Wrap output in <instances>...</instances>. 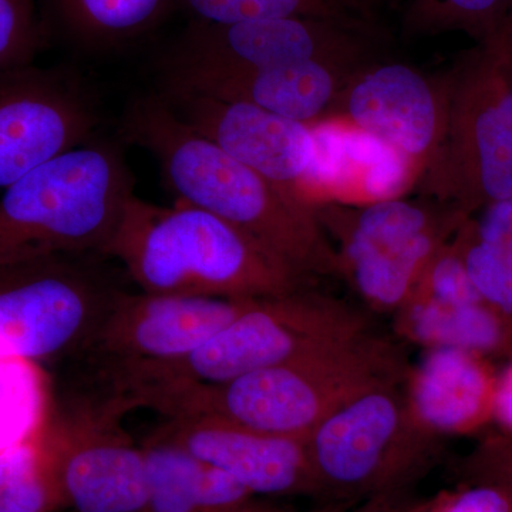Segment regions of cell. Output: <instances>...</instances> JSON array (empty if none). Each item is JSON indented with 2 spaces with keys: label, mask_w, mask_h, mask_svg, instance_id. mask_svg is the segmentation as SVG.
Masks as SVG:
<instances>
[{
  "label": "cell",
  "mask_w": 512,
  "mask_h": 512,
  "mask_svg": "<svg viewBox=\"0 0 512 512\" xmlns=\"http://www.w3.org/2000/svg\"><path fill=\"white\" fill-rule=\"evenodd\" d=\"M121 134L156 158L178 202L242 229L312 281L342 279L338 252L313 205L276 187L192 130L160 94L137 97L128 106Z\"/></svg>",
  "instance_id": "obj_1"
},
{
  "label": "cell",
  "mask_w": 512,
  "mask_h": 512,
  "mask_svg": "<svg viewBox=\"0 0 512 512\" xmlns=\"http://www.w3.org/2000/svg\"><path fill=\"white\" fill-rule=\"evenodd\" d=\"M104 256L120 262L141 291L160 295L266 299L312 282L217 215L178 201L160 207L136 192Z\"/></svg>",
  "instance_id": "obj_2"
},
{
  "label": "cell",
  "mask_w": 512,
  "mask_h": 512,
  "mask_svg": "<svg viewBox=\"0 0 512 512\" xmlns=\"http://www.w3.org/2000/svg\"><path fill=\"white\" fill-rule=\"evenodd\" d=\"M410 362L399 340L370 330L359 338L211 386L178 390L161 403L167 419L212 417L302 437L377 386L403 383Z\"/></svg>",
  "instance_id": "obj_3"
},
{
  "label": "cell",
  "mask_w": 512,
  "mask_h": 512,
  "mask_svg": "<svg viewBox=\"0 0 512 512\" xmlns=\"http://www.w3.org/2000/svg\"><path fill=\"white\" fill-rule=\"evenodd\" d=\"M370 330L365 312L311 288L255 299L197 352L180 362L120 370L114 386L128 410H154L178 390L227 383L349 342Z\"/></svg>",
  "instance_id": "obj_4"
},
{
  "label": "cell",
  "mask_w": 512,
  "mask_h": 512,
  "mask_svg": "<svg viewBox=\"0 0 512 512\" xmlns=\"http://www.w3.org/2000/svg\"><path fill=\"white\" fill-rule=\"evenodd\" d=\"M133 194L123 154L106 141L40 165L0 198V271L57 256L104 255Z\"/></svg>",
  "instance_id": "obj_5"
},
{
  "label": "cell",
  "mask_w": 512,
  "mask_h": 512,
  "mask_svg": "<svg viewBox=\"0 0 512 512\" xmlns=\"http://www.w3.org/2000/svg\"><path fill=\"white\" fill-rule=\"evenodd\" d=\"M448 73L446 136L419 177L420 191L470 217L512 197V50L505 22Z\"/></svg>",
  "instance_id": "obj_6"
},
{
  "label": "cell",
  "mask_w": 512,
  "mask_h": 512,
  "mask_svg": "<svg viewBox=\"0 0 512 512\" xmlns=\"http://www.w3.org/2000/svg\"><path fill=\"white\" fill-rule=\"evenodd\" d=\"M403 383L360 394L306 437L323 503L410 490L433 466L441 439L413 416Z\"/></svg>",
  "instance_id": "obj_7"
},
{
  "label": "cell",
  "mask_w": 512,
  "mask_h": 512,
  "mask_svg": "<svg viewBox=\"0 0 512 512\" xmlns=\"http://www.w3.org/2000/svg\"><path fill=\"white\" fill-rule=\"evenodd\" d=\"M338 252L340 274L372 311L396 313L409 301L431 258L467 220L430 198L363 205H313Z\"/></svg>",
  "instance_id": "obj_8"
},
{
  "label": "cell",
  "mask_w": 512,
  "mask_h": 512,
  "mask_svg": "<svg viewBox=\"0 0 512 512\" xmlns=\"http://www.w3.org/2000/svg\"><path fill=\"white\" fill-rule=\"evenodd\" d=\"M107 256H57L0 271V360L79 356L124 291Z\"/></svg>",
  "instance_id": "obj_9"
},
{
  "label": "cell",
  "mask_w": 512,
  "mask_h": 512,
  "mask_svg": "<svg viewBox=\"0 0 512 512\" xmlns=\"http://www.w3.org/2000/svg\"><path fill=\"white\" fill-rule=\"evenodd\" d=\"M375 19L288 16L205 23L191 20L165 57L163 70L252 72L312 62L363 66L387 55Z\"/></svg>",
  "instance_id": "obj_10"
},
{
  "label": "cell",
  "mask_w": 512,
  "mask_h": 512,
  "mask_svg": "<svg viewBox=\"0 0 512 512\" xmlns=\"http://www.w3.org/2000/svg\"><path fill=\"white\" fill-rule=\"evenodd\" d=\"M450 73L430 76L392 57L376 60L353 74L328 121H343L424 173L446 136Z\"/></svg>",
  "instance_id": "obj_11"
},
{
  "label": "cell",
  "mask_w": 512,
  "mask_h": 512,
  "mask_svg": "<svg viewBox=\"0 0 512 512\" xmlns=\"http://www.w3.org/2000/svg\"><path fill=\"white\" fill-rule=\"evenodd\" d=\"M254 301L124 289L79 356L99 373L180 362Z\"/></svg>",
  "instance_id": "obj_12"
},
{
  "label": "cell",
  "mask_w": 512,
  "mask_h": 512,
  "mask_svg": "<svg viewBox=\"0 0 512 512\" xmlns=\"http://www.w3.org/2000/svg\"><path fill=\"white\" fill-rule=\"evenodd\" d=\"M99 123L90 90L69 70L0 72V188L89 143Z\"/></svg>",
  "instance_id": "obj_13"
},
{
  "label": "cell",
  "mask_w": 512,
  "mask_h": 512,
  "mask_svg": "<svg viewBox=\"0 0 512 512\" xmlns=\"http://www.w3.org/2000/svg\"><path fill=\"white\" fill-rule=\"evenodd\" d=\"M116 414L76 404L39 430L64 507L76 512H140L146 498L143 447L120 429Z\"/></svg>",
  "instance_id": "obj_14"
},
{
  "label": "cell",
  "mask_w": 512,
  "mask_h": 512,
  "mask_svg": "<svg viewBox=\"0 0 512 512\" xmlns=\"http://www.w3.org/2000/svg\"><path fill=\"white\" fill-rule=\"evenodd\" d=\"M168 109L202 137L293 197L316 161L308 124L286 119L254 104L161 87Z\"/></svg>",
  "instance_id": "obj_15"
},
{
  "label": "cell",
  "mask_w": 512,
  "mask_h": 512,
  "mask_svg": "<svg viewBox=\"0 0 512 512\" xmlns=\"http://www.w3.org/2000/svg\"><path fill=\"white\" fill-rule=\"evenodd\" d=\"M157 434L224 471L249 493L322 500L306 439L278 436L212 417L168 419Z\"/></svg>",
  "instance_id": "obj_16"
},
{
  "label": "cell",
  "mask_w": 512,
  "mask_h": 512,
  "mask_svg": "<svg viewBox=\"0 0 512 512\" xmlns=\"http://www.w3.org/2000/svg\"><path fill=\"white\" fill-rule=\"evenodd\" d=\"M363 66L312 62L252 72L163 70L161 87L254 104L313 128L328 121L346 84Z\"/></svg>",
  "instance_id": "obj_17"
},
{
  "label": "cell",
  "mask_w": 512,
  "mask_h": 512,
  "mask_svg": "<svg viewBox=\"0 0 512 512\" xmlns=\"http://www.w3.org/2000/svg\"><path fill=\"white\" fill-rule=\"evenodd\" d=\"M491 360L463 349H424L403 383L421 426L440 439L471 436L493 426L498 369Z\"/></svg>",
  "instance_id": "obj_18"
},
{
  "label": "cell",
  "mask_w": 512,
  "mask_h": 512,
  "mask_svg": "<svg viewBox=\"0 0 512 512\" xmlns=\"http://www.w3.org/2000/svg\"><path fill=\"white\" fill-rule=\"evenodd\" d=\"M146 498L140 512H242L255 503L238 481L160 434L143 446Z\"/></svg>",
  "instance_id": "obj_19"
},
{
  "label": "cell",
  "mask_w": 512,
  "mask_h": 512,
  "mask_svg": "<svg viewBox=\"0 0 512 512\" xmlns=\"http://www.w3.org/2000/svg\"><path fill=\"white\" fill-rule=\"evenodd\" d=\"M394 332L424 349H463L490 359L512 355V320L483 301L447 305L412 296L394 313Z\"/></svg>",
  "instance_id": "obj_20"
},
{
  "label": "cell",
  "mask_w": 512,
  "mask_h": 512,
  "mask_svg": "<svg viewBox=\"0 0 512 512\" xmlns=\"http://www.w3.org/2000/svg\"><path fill=\"white\" fill-rule=\"evenodd\" d=\"M456 242L480 298L512 320V197L471 214Z\"/></svg>",
  "instance_id": "obj_21"
},
{
  "label": "cell",
  "mask_w": 512,
  "mask_h": 512,
  "mask_svg": "<svg viewBox=\"0 0 512 512\" xmlns=\"http://www.w3.org/2000/svg\"><path fill=\"white\" fill-rule=\"evenodd\" d=\"M174 0H45L57 25L87 47H116L147 35Z\"/></svg>",
  "instance_id": "obj_22"
},
{
  "label": "cell",
  "mask_w": 512,
  "mask_h": 512,
  "mask_svg": "<svg viewBox=\"0 0 512 512\" xmlns=\"http://www.w3.org/2000/svg\"><path fill=\"white\" fill-rule=\"evenodd\" d=\"M64 507L39 431L0 448V512H55Z\"/></svg>",
  "instance_id": "obj_23"
},
{
  "label": "cell",
  "mask_w": 512,
  "mask_h": 512,
  "mask_svg": "<svg viewBox=\"0 0 512 512\" xmlns=\"http://www.w3.org/2000/svg\"><path fill=\"white\" fill-rule=\"evenodd\" d=\"M512 13V0H410L403 15L407 37L463 33L476 43L494 35Z\"/></svg>",
  "instance_id": "obj_24"
},
{
  "label": "cell",
  "mask_w": 512,
  "mask_h": 512,
  "mask_svg": "<svg viewBox=\"0 0 512 512\" xmlns=\"http://www.w3.org/2000/svg\"><path fill=\"white\" fill-rule=\"evenodd\" d=\"M194 22L237 23L245 20L309 16L329 19H375L350 0H174Z\"/></svg>",
  "instance_id": "obj_25"
},
{
  "label": "cell",
  "mask_w": 512,
  "mask_h": 512,
  "mask_svg": "<svg viewBox=\"0 0 512 512\" xmlns=\"http://www.w3.org/2000/svg\"><path fill=\"white\" fill-rule=\"evenodd\" d=\"M45 0H0V72L29 66L47 40Z\"/></svg>",
  "instance_id": "obj_26"
},
{
  "label": "cell",
  "mask_w": 512,
  "mask_h": 512,
  "mask_svg": "<svg viewBox=\"0 0 512 512\" xmlns=\"http://www.w3.org/2000/svg\"><path fill=\"white\" fill-rule=\"evenodd\" d=\"M412 296L447 305H467L483 301L468 278L456 235L431 258Z\"/></svg>",
  "instance_id": "obj_27"
},
{
  "label": "cell",
  "mask_w": 512,
  "mask_h": 512,
  "mask_svg": "<svg viewBox=\"0 0 512 512\" xmlns=\"http://www.w3.org/2000/svg\"><path fill=\"white\" fill-rule=\"evenodd\" d=\"M414 512H512V493L487 481H461L431 497H419Z\"/></svg>",
  "instance_id": "obj_28"
},
{
  "label": "cell",
  "mask_w": 512,
  "mask_h": 512,
  "mask_svg": "<svg viewBox=\"0 0 512 512\" xmlns=\"http://www.w3.org/2000/svg\"><path fill=\"white\" fill-rule=\"evenodd\" d=\"M461 481H487L512 493V439L491 433L481 439L458 467Z\"/></svg>",
  "instance_id": "obj_29"
},
{
  "label": "cell",
  "mask_w": 512,
  "mask_h": 512,
  "mask_svg": "<svg viewBox=\"0 0 512 512\" xmlns=\"http://www.w3.org/2000/svg\"><path fill=\"white\" fill-rule=\"evenodd\" d=\"M493 426L495 433L512 439V355L505 357L504 366L498 369Z\"/></svg>",
  "instance_id": "obj_30"
},
{
  "label": "cell",
  "mask_w": 512,
  "mask_h": 512,
  "mask_svg": "<svg viewBox=\"0 0 512 512\" xmlns=\"http://www.w3.org/2000/svg\"><path fill=\"white\" fill-rule=\"evenodd\" d=\"M417 500L419 497L413 493V488L392 491L360 501L346 512H414Z\"/></svg>",
  "instance_id": "obj_31"
},
{
  "label": "cell",
  "mask_w": 512,
  "mask_h": 512,
  "mask_svg": "<svg viewBox=\"0 0 512 512\" xmlns=\"http://www.w3.org/2000/svg\"><path fill=\"white\" fill-rule=\"evenodd\" d=\"M355 504L350 503H323L320 504L319 507L313 508V510L305 511V512H346L350 510ZM242 512H301V511H291L284 510V508L271 507V505H264L255 503L249 505L248 508H245Z\"/></svg>",
  "instance_id": "obj_32"
},
{
  "label": "cell",
  "mask_w": 512,
  "mask_h": 512,
  "mask_svg": "<svg viewBox=\"0 0 512 512\" xmlns=\"http://www.w3.org/2000/svg\"><path fill=\"white\" fill-rule=\"evenodd\" d=\"M350 2L355 3L360 9L366 10L367 13L373 15V10L377 6L386 5V3H390L392 0H350Z\"/></svg>",
  "instance_id": "obj_33"
},
{
  "label": "cell",
  "mask_w": 512,
  "mask_h": 512,
  "mask_svg": "<svg viewBox=\"0 0 512 512\" xmlns=\"http://www.w3.org/2000/svg\"><path fill=\"white\" fill-rule=\"evenodd\" d=\"M505 25H507L508 33H510L511 50H512V13L510 16H508V19L505 20Z\"/></svg>",
  "instance_id": "obj_34"
}]
</instances>
